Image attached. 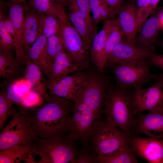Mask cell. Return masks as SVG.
Segmentation results:
<instances>
[{
    "mask_svg": "<svg viewBox=\"0 0 163 163\" xmlns=\"http://www.w3.org/2000/svg\"><path fill=\"white\" fill-rule=\"evenodd\" d=\"M34 143L15 145L0 150V163H19L32 153Z\"/></svg>",
    "mask_w": 163,
    "mask_h": 163,
    "instance_id": "obj_25",
    "label": "cell"
},
{
    "mask_svg": "<svg viewBox=\"0 0 163 163\" xmlns=\"http://www.w3.org/2000/svg\"><path fill=\"white\" fill-rule=\"evenodd\" d=\"M0 50L9 54H12L15 50L13 37L5 30L2 18H0Z\"/></svg>",
    "mask_w": 163,
    "mask_h": 163,
    "instance_id": "obj_34",
    "label": "cell"
},
{
    "mask_svg": "<svg viewBox=\"0 0 163 163\" xmlns=\"http://www.w3.org/2000/svg\"><path fill=\"white\" fill-rule=\"evenodd\" d=\"M112 19H107L101 30L94 37L90 52L91 61L99 71L103 72L106 59L105 48L110 32Z\"/></svg>",
    "mask_w": 163,
    "mask_h": 163,
    "instance_id": "obj_18",
    "label": "cell"
},
{
    "mask_svg": "<svg viewBox=\"0 0 163 163\" xmlns=\"http://www.w3.org/2000/svg\"><path fill=\"white\" fill-rule=\"evenodd\" d=\"M19 66L12 54L5 53L0 50V77L8 78L15 74Z\"/></svg>",
    "mask_w": 163,
    "mask_h": 163,
    "instance_id": "obj_30",
    "label": "cell"
},
{
    "mask_svg": "<svg viewBox=\"0 0 163 163\" xmlns=\"http://www.w3.org/2000/svg\"><path fill=\"white\" fill-rule=\"evenodd\" d=\"M77 73L75 64L64 50L57 55L46 79L50 82L56 83L69 75Z\"/></svg>",
    "mask_w": 163,
    "mask_h": 163,
    "instance_id": "obj_19",
    "label": "cell"
},
{
    "mask_svg": "<svg viewBox=\"0 0 163 163\" xmlns=\"http://www.w3.org/2000/svg\"><path fill=\"white\" fill-rule=\"evenodd\" d=\"M44 99H45L41 94L31 89L24 95L23 105L24 108L29 110L43 104L44 102Z\"/></svg>",
    "mask_w": 163,
    "mask_h": 163,
    "instance_id": "obj_36",
    "label": "cell"
},
{
    "mask_svg": "<svg viewBox=\"0 0 163 163\" xmlns=\"http://www.w3.org/2000/svg\"><path fill=\"white\" fill-rule=\"evenodd\" d=\"M87 77V70L69 75L57 82H50L45 79L47 89L50 94L63 98L73 103L85 85Z\"/></svg>",
    "mask_w": 163,
    "mask_h": 163,
    "instance_id": "obj_11",
    "label": "cell"
},
{
    "mask_svg": "<svg viewBox=\"0 0 163 163\" xmlns=\"http://www.w3.org/2000/svg\"><path fill=\"white\" fill-rule=\"evenodd\" d=\"M161 0H148L149 5L153 11L157 8L158 4Z\"/></svg>",
    "mask_w": 163,
    "mask_h": 163,
    "instance_id": "obj_43",
    "label": "cell"
},
{
    "mask_svg": "<svg viewBox=\"0 0 163 163\" xmlns=\"http://www.w3.org/2000/svg\"><path fill=\"white\" fill-rule=\"evenodd\" d=\"M163 87L160 82H156L146 88L133 89L132 97L134 115L147 110H158L163 112Z\"/></svg>",
    "mask_w": 163,
    "mask_h": 163,
    "instance_id": "obj_10",
    "label": "cell"
},
{
    "mask_svg": "<svg viewBox=\"0 0 163 163\" xmlns=\"http://www.w3.org/2000/svg\"><path fill=\"white\" fill-rule=\"evenodd\" d=\"M155 80L159 81L163 87V73L159 75L156 74Z\"/></svg>",
    "mask_w": 163,
    "mask_h": 163,
    "instance_id": "obj_46",
    "label": "cell"
},
{
    "mask_svg": "<svg viewBox=\"0 0 163 163\" xmlns=\"http://www.w3.org/2000/svg\"><path fill=\"white\" fill-rule=\"evenodd\" d=\"M0 134V150L17 145L34 143L38 139L31 122L29 110H16Z\"/></svg>",
    "mask_w": 163,
    "mask_h": 163,
    "instance_id": "obj_6",
    "label": "cell"
},
{
    "mask_svg": "<svg viewBox=\"0 0 163 163\" xmlns=\"http://www.w3.org/2000/svg\"><path fill=\"white\" fill-rule=\"evenodd\" d=\"M152 48H141L122 40L107 57L105 67L135 60L148 59L156 53Z\"/></svg>",
    "mask_w": 163,
    "mask_h": 163,
    "instance_id": "obj_13",
    "label": "cell"
},
{
    "mask_svg": "<svg viewBox=\"0 0 163 163\" xmlns=\"http://www.w3.org/2000/svg\"><path fill=\"white\" fill-rule=\"evenodd\" d=\"M39 33L37 13L32 10L26 14L23 25L22 43L24 51L27 56Z\"/></svg>",
    "mask_w": 163,
    "mask_h": 163,
    "instance_id": "obj_21",
    "label": "cell"
},
{
    "mask_svg": "<svg viewBox=\"0 0 163 163\" xmlns=\"http://www.w3.org/2000/svg\"><path fill=\"white\" fill-rule=\"evenodd\" d=\"M64 50L70 57L77 73L90 68V53L82 38L68 20L61 21Z\"/></svg>",
    "mask_w": 163,
    "mask_h": 163,
    "instance_id": "obj_8",
    "label": "cell"
},
{
    "mask_svg": "<svg viewBox=\"0 0 163 163\" xmlns=\"http://www.w3.org/2000/svg\"><path fill=\"white\" fill-rule=\"evenodd\" d=\"M137 157L129 142L112 155L98 159V163H137Z\"/></svg>",
    "mask_w": 163,
    "mask_h": 163,
    "instance_id": "obj_28",
    "label": "cell"
},
{
    "mask_svg": "<svg viewBox=\"0 0 163 163\" xmlns=\"http://www.w3.org/2000/svg\"><path fill=\"white\" fill-rule=\"evenodd\" d=\"M123 0H105L108 5L117 11L122 5Z\"/></svg>",
    "mask_w": 163,
    "mask_h": 163,
    "instance_id": "obj_41",
    "label": "cell"
},
{
    "mask_svg": "<svg viewBox=\"0 0 163 163\" xmlns=\"http://www.w3.org/2000/svg\"><path fill=\"white\" fill-rule=\"evenodd\" d=\"M25 2L10 1L7 3L9 10V16L12 23L14 30L15 60L19 66L25 64L28 56L25 53L22 43L23 25Z\"/></svg>",
    "mask_w": 163,
    "mask_h": 163,
    "instance_id": "obj_15",
    "label": "cell"
},
{
    "mask_svg": "<svg viewBox=\"0 0 163 163\" xmlns=\"http://www.w3.org/2000/svg\"><path fill=\"white\" fill-rule=\"evenodd\" d=\"M148 59L152 66L158 67L163 71V54L158 55L155 53Z\"/></svg>",
    "mask_w": 163,
    "mask_h": 163,
    "instance_id": "obj_38",
    "label": "cell"
},
{
    "mask_svg": "<svg viewBox=\"0 0 163 163\" xmlns=\"http://www.w3.org/2000/svg\"><path fill=\"white\" fill-rule=\"evenodd\" d=\"M136 3L138 9L145 8L150 6L148 0H136Z\"/></svg>",
    "mask_w": 163,
    "mask_h": 163,
    "instance_id": "obj_42",
    "label": "cell"
},
{
    "mask_svg": "<svg viewBox=\"0 0 163 163\" xmlns=\"http://www.w3.org/2000/svg\"><path fill=\"white\" fill-rule=\"evenodd\" d=\"M162 3H163V0H162Z\"/></svg>",
    "mask_w": 163,
    "mask_h": 163,
    "instance_id": "obj_50",
    "label": "cell"
},
{
    "mask_svg": "<svg viewBox=\"0 0 163 163\" xmlns=\"http://www.w3.org/2000/svg\"><path fill=\"white\" fill-rule=\"evenodd\" d=\"M135 115L130 129L131 136L142 134L147 137L163 139V112L150 110L146 114L139 113Z\"/></svg>",
    "mask_w": 163,
    "mask_h": 163,
    "instance_id": "obj_12",
    "label": "cell"
},
{
    "mask_svg": "<svg viewBox=\"0 0 163 163\" xmlns=\"http://www.w3.org/2000/svg\"><path fill=\"white\" fill-rule=\"evenodd\" d=\"M80 13L85 20L92 40L97 32L95 24L90 15L91 11L89 0H75Z\"/></svg>",
    "mask_w": 163,
    "mask_h": 163,
    "instance_id": "obj_33",
    "label": "cell"
},
{
    "mask_svg": "<svg viewBox=\"0 0 163 163\" xmlns=\"http://www.w3.org/2000/svg\"><path fill=\"white\" fill-rule=\"evenodd\" d=\"M62 32L51 36L47 38V72L51 69L57 55L64 50Z\"/></svg>",
    "mask_w": 163,
    "mask_h": 163,
    "instance_id": "obj_29",
    "label": "cell"
},
{
    "mask_svg": "<svg viewBox=\"0 0 163 163\" xmlns=\"http://www.w3.org/2000/svg\"><path fill=\"white\" fill-rule=\"evenodd\" d=\"M10 0L14 1V2H25V1L27 0Z\"/></svg>",
    "mask_w": 163,
    "mask_h": 163,
    "instance_id": "obj_48",
    "label": "cell"
},
{
    "mask_svg": "<svg viewBox=\"0 0 163 163\" xmlns=\"http://www.w3.org/2000/svg\"><path fill=\"white\" fill-rule=\"evenodd\" d=\"M92 20L95 24L101 21L111 19L116 14V11L110 7L105 0H89Z\"/></svg>",
    "mask_w": 163,
    "mask_h": 163,
    "instance_id": "obj_26",
    "label": "cell"
},
{
    "mask_svg": "<svg viewBox=\"0 0 163 163\" xmlns=\"http://www.w3.org/2000/svg\"><path fill=\"white\" fill-rule=\"evenodd\" d=\"M96 120L95 114L91 110L82 102L76 101L73 103L66 136L75 142H79L84 147H88L91 132Z\"/></svg>",
    "mask_w": 163,
    "mask_h": 163,
    "instance_id": "obj_9",
    "label": "cell"
},
{
    "mask_svg": "<svg viewBox=\"0 0 163 163\" xmlns=\"http://www.w3.org/2000/svg\"><path fill=\"white\" fill-rule=\"evenodd\" d=\"M14 82L24 95L31 90L30 86L25 79L17 80Z\"/></svg>",
    "mask_w": 163,
    "mask_h": 163,
    "instance_id": "obj_39",
    "label": "cell"
},
{
    "mask_svg": "<svg viewBox=\"0 0 163 163\" xmlns=\"http://www.w3.org/2000/svg\"><path fill=\"white\" fill-rule=\"evenodd\" d=\"M60 4L65 8L67 6L68 0H57Z\"/></svg>",
    "mask_w": 163,
    "mask_h": 163,
    "instance_id": "obj_47",
    "label": "cell"
},
{
    "mask_svg": "<svg viewBox=\"0 0 163 163\" xmlns=\"http://www.w3.org/2000/svg\"><path fill=\"white\" fill-rule=\"evenodd\" d=\"M0 18H2L5 28L6 31L13 38L14 30L12 23L9 15L5 17L4 15H0Z\"/></svg>",
    "mask_w": 163,
    "mask_h": 163,
    "instance_id": "obj_40",
    "label": "cell"
},
{
    "mask_svg": "<svg viewBox=\"0 0 163 163\" xmlns=\"http://www.w3.org/2000/svg\"><path fill=\"white\" fill-rule=\"evenodd\" d=\"M75 142L66 136L38 138L32 154L40 158L37 163H76L78 152Z\"/></svg>",
    "mask_w": 163,
    "mask_h": 163,
    "instance_id": "obj_4",
    "label": "cell"
},
{
    "mask_svg": "<svg viewBox=\"0 0 163 163\" xmlns=\"http://www.w3.org/2000/svg\"><path fill=\"white\" fill-rule=\"evenodd\" d=\"M67 6L69 19L73 27L80 35L91 52L92 40L85 20L82 15L75 0H68Z\"/></svg>",
    "mask_w": 163,
    "mask_h": 163,
    "instance_id": "obj_23",
    "label": "cell"
},
{
    "mask_svg": "<svg viewBox=\"0 0 163 163\" xmlns=\"http://www.w3.org/2000/svg\"><path fill=\"white\" fill-rule=\"evenodd\" d=\"M39 33L47 38L62 32L61 21L53 17L38 14Z\"/></svg>",
    "mask_w": 163,
    "mask_h": 163,
    "instance_id": "obj_27",
    "label": "cell"
},
{
    "mask_svg": "<svg viewBox=\"0 0 163 163\" xmlns=\"http://www.w3.org/2000/svg\"><path fill=\"white\" fill-rule=\"evenodd\" d=\"M27 0L32 10L37 13L53 17L61 21L67 19L65 8L57 0Z\"/></svg>",
    "mask_w": 163,
    "mask_h": 163,
    "instance_id": "obj_22",
    "label": "cell"
},
{
    "mask_svg": "<svg viewBox=\"0 0 163 163\" xmlns=\"http://www.w3.org/2000/svg\"><path fill=\"white\" fill-rule=\"evenodd\" d=\"M137 9L136 0H131L122 4L116 13L124 37L127 41L134 44L137 33L136 20Z\"/></svg>",
    "mask_w": 163,
    "mask_h": 163,
    "instance_id": "obj_16",
    "label": "cell"
},
{
    "mask_svg": "<svg viewBox=\"0 0 163 163\" xmlns=\"http://www.w3.org/2000/svg\"><path fill=\"white\" fill-rule=\"evenodd\" d=\"M124 37L118 18L112 19L110 32L106 41L105 56L106 59L114 47L123 40Z\"/></svg>",
    "mask_w": 163,
    "mask_h": 163,
    "instance_id": "obj_31",
    "label": "cell"
},
{
    "mask_svg": "<svg viewBox=\"0 0 163 163\" xmlns=\"http://www.w3.org/2000/svg\"><path fill=\"white\" fill-rule=\"evenodd\" d=\"M158 17L159 19L161 29L163 31V6L161 8H158Z\"/></svg>",
    "mask_w": 163,
    "mask_h": 163,
    "instance_id": "obj_44",
    "label": "cell"
},
{
    "mask_svg": "<svg viewBox=\"0 0 163 163\" xmlns=\"http://www.w3.org/2000/svg\"><path fill=\"white\" fill-rule=\"evenodd\" d=\"M162 163H163V160L162 161Z\"/></svg>",
    "mask_w": 163,
    "mask_h": 163,
    "instance_id": "obj_49",
    "label": "cell"
},
{
    "mask_svg": "<svg viewBox=\"0 0 163 163\" xmlns=\"http://www.w3.org/2000/svg\"><path fill=\"white\" fill-rule=\"evenodd\" d=\"M50 101L29 109L32 124L39 138L67 136L73 103L50 94Z\"/></svg>",
    "mask_w": 163,
    "mask_h": 163,
    "instance_id": "obj_1",
    "label": "cell"
},
{
    "mask_svg": "<svg viewBox=\"0 0 163 163\" xmlns=\"http://www.w3.org/2000/svg\"><path fill=\"white\" fill-rule=\"evenodd\" d=\"M76 163H98V159L88 147H84L75 158Z\"/></svg>",
    "mask_w": 163,
    "mask_h": 163,
    "instance_id": "obj_37",
    "label": "cell"
},
{
    "mask_svg": "<svg viewBox=\"0 0 163 163\" xmlns=\"http://www.w3.org/2000/svg\"><path fill=\"white\" fill-rule=\"evenodd\" d=\"M132 89H123L112 83L107 90L102 111L105 116V120L118 126L129 136L135 116Z\"/></svg>",
    "mask_w": 163,
    "mask_h": 163,
    "instance_id": "obj_2",
    "label": "cell"
},
{
    "mask_svg": "<svg viewBox=\"0 0 163 163\" xmlns=\"http://www.w3.org/2000/svg\"><path fill=\"white\" fill-rule=\"evenodd\" d=\"M130 136L106 120L96 119L90 135V149L98 159L107 157L129 143Z\"/></svg>",
    "mask_w": 163,
    "mask_h": 163,
    "instance_id": "obj_3",
    "label": "cell"
},
{
    "mask_svg": "<svg viewBox=\"0 0 163 163\" xmlns=\"http://www.w3.org/2000/svg\"><path fill=\"white\" fill-rule=\"evenodd\" d=\"M13 103L7 97L5 91H1L0 93V130L2 131L8 118L12 116L15 110Z\"/></svg>",
    "mask_w": 163,
    "mask_h": 163,
    "instance_id": "obj_32",
    "label": "cell"
},
{
    "mask_svg": "<svg viewBox=\"0 0 163 163\" xmlns=\"http://www.w3.org/2000/svg\"><path fill=\"white\" fill-rule=\"evenodd\" d=\"M24 163H37V161H35L34 157L31 153H29L26 158L24 161Z\"/></svg>",
    "mask_w": 163,
    "mask_h": 163,
    "instance_id": "obj_45",
    "label": "cell"
},
{
    "mask_svg": "<svg viewBox=\"0 0 163 163\" xmlns=\"http://www.w3.org/2000/svg\"><path fill=\"white\" fill-rule=\"evenodd\" d=\"M158 11L157 8L155 11V13L148 18L142 25L139 34L135 39V44L136 46L143 48H149L157 43L161 29Z\"/></svg>",
    "mask_w": 163,
    "mask_h": 163,
    "instance_id": "obj_17",
    "label": "cell"
},
{
    "mask_svg": "<svg viewBox=\"0 0 163 163\" xmlns=\"http://www.w3.org/2000/svg\"><path fill=\"white\" fill-rule=\"evenodd\" d=\"M129 142L137 157L149 163H162L163 139L144 138L136 135L130 136Z\"/></svg>",
    "mask_w": 163,
    "mask_h": 163,
    "instance_id": "obj_14",
    "label": "cell"
},
{
    "mask_svg": "<svg viewBox=\"0 0 163 163\" xmlns=\"http://www.w3.org/2000/svg\"><path fill=\"white\" fill-rule=\"evenodd\" d=\"M25 64V79L31 89L41 94L46 101H51V98L47 92L45 79L42 76V71L40 68L32 61L28 56Z\"/></svg>",
    "mask_w": 163,
    "mask_h": 163,
    "instance_id": "obj_20",
    "label": "cell"
},
{
    "mask_svg": "<svg viewBox=\"0 0 163 163\" xmlns=\"http://www.w3.org/2000/svg\"><path fill=\"white\" fill-rule=\"evenodd\" d=\"M47 38L39 33L37 38L31 46L28 55L46 76L47 72Z\"/></svg>",
    "mask_w": 163,
    "mask_h": 163,
    "instance_id": "obj_24",
    "label": "cell"
},
{
    "mask_svg": "<svg viewBox=\"0 0 163 163\" xmlns=\"http://www.w3.org/2000/svg\"><path fill=\"white\" fill-rule=\"evenodd\" d=\"M87 71L86 83L78 95L76 101L86 105L93 112L96 119L101 120L105 96L112 82L108 76L96 68H89Z\"/></svg>",
    "mask_w": 163,
    "mask_h": 163,
    "instance_id": "obj_7",
    "label": "cell"
},
{
    "mask_svg": "<svg viewBox=\"0 0 163 163\" xmlns=\"http://www.w3.org/2000/svg\"><path fill=\"white\" fill-rule=\"evenodd\" d=\"M5 92L8 98L18 106L19 110L26 109L23 105L24 95L14 82L8 84Z\"/></svg>",
    "mask_w": 163,
    "mask_h": 163,
    "instance_id": "obj_35",
    "label": "cell"
},
{
    "mask_svg": "<svg viewBox=\"0 0 163 163\" xmlns=\"http://www.w3.org/2000/svg\"><path fill=\"white\" fill-rule=\"evenodd\" d=\"M148 59L135 60L109 67L115 75L116 85L125 89L143 88L155 80Z\"/></svg>",
    "mask_w": 163,
    "mask_h": 163,
    "instance_id": "obj_5",
    "label": "cell"
}]
</instances>
